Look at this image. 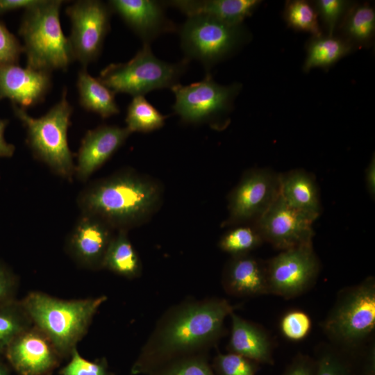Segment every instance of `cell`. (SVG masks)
Returning a JSON list of instances; mask_svg holds the SVG:
<instances>
[{
  "instance_id": "d4e9b609",
  "label": "cell",
  "mask_w": 375,
  "mask_h": 375,
  "mask_svg": "<svg viewBox=\"0 0 375 375\" xmlns=\"http://www.w3.org/2000/svg\"><path fill=\"white\" fill-rule=\"evenodd\" d=\"M351 48L349 42L333 35L314 37L308 47L303 70L328 67L347 54Z\"/></svg>"
},
{
  "instance_id": "4dcf8cb0",
  "label": "cell",
  "mask_w": 375,
  "mask_h": 375,
  "mask_svg": "<svg viewBox=\"0 0 375 375\" xmlns=\"http://www.w3.org/2000/svg\"><path fill=\"white\" fill-rule=\"evenodd\" d=\"M147 375H215L203 353L167 362Z\"/></svg>"
},
{
  "instance_id": "1f68e13d",
  "label": "cell",
  "mask_w": 375,
  "mask_h": 375,
  "mask_svg": "<svg viewBox=\"0 0 375 375\" xmlns=\"http://www.w3.org/2000/svg\"><path fill=\"white\" fill-rule=\"evenodd\" d=\"M257 367V362L242 356L219 353L213 360L212 370L215 375H256Z\"/></svg>"
},
{
  "instance_id": "8d00e7d4",
  "label": "cell",
  "mask_w": 375,
  "mask_h": 375,
  "mask_svg": "<svg viewBox=\"0 0 375 375\" xmlns=\"http://www.w3.org/2000/svg\"><path fill=\"white\" fill-rule=\"evenodd\" d=\"M23 46L5 24L0 22V65L17 64Z\"/></svg>"
},
{
  "instance_id": "cb8c5ba5",
  "label": "cell",
  "mask_w": 375,
  "mask_h": 375,
  "mask_svg": "<svg viewBox=\"0 0 375 375\" xmlns=\"http://www.w3.org/2000/svg\"><path fill=\"white\" fill-rule=\"evenodd\" d=\"M106 253L103 268L127 278L138 277L142 264L128 237V231H117Z\"/></svg>"
},
{
  "instance_id": "836d02e7",
  "label": "cell",
  "mask_w": 375,
  "mask_h": 375,
  "mask_svg": "<svg viewBox=\"0 0 375 375\" xmlns=\"http://www.w3.org/2000/svg\"><path fill=\"white\" fill-rule=\"evenodd\" d=\"M312 326L310 317L301 310L288 312L282 317L280 327L283 335L288 340L299 341L305 338Z\"/></svg>"
},
{
  "instance_id": "8992f818",
  "label": "cell",
  "mask_w": 375,
  "mask_h": 375,
  "mask_svg": "<svg viewBox=\"0 0 375 375\" xmlns=\"http://www.w3.org/2000/svg\"><path fill=\"white\" fill-rule=\"evenodd\" d=\"M188 65L185 58L178 63H168L156 58L149 44L125 63H111L100 72L98 79L116 93H126L133 97L158 89L172 88Z\"/></svg>"
},
{
  "instance_id": "30bf717a",
  "label": "cell",
  "mask_w": 375,
  "mask_h": 375,
  "mask_svg": "<svg viewBox=\"0 0 375 375\" xmlns=\"http://www.w3.org/2000/svg\"><path fill=\"white\" fill-rule=\"evenodd\" d=\"M65 12L72 24L67 38L74 60L86 67L101 54L112 12L108 3L98 0L76 1Z\"/></svg>"
},
{
  "instance_id": "f546056e",
  "label": "cell",
  "mask_w": 375,
  "mask_h": 375,
  "mask_svg": "<svg viewBox=\"0 0 375 375\" xmlns=\"http://www.w3.org/2000/svg\"><path fill=\"white\" fill-rule=\"evenodd\" d=\"M285 18L288 25L296 30L310 33L314 37L322 35L318 13L306 1H288L285 9Z\"/></svg>"
},
{
  "instance_id": "3957f363",
  "label": "cell",
  "mask_w": 375,
  "mask_h": 375,
  "mask_svg": "<svg viewBox=\"0 0 375 375\" xmlns=\"http://www.w3.org/2000/svg\"><path fill=\"white\" fill-rule=\"evenodd\" d=\"M106 296L65 300L41 292H31L21 304L32 325L51 341L60 358L70 356L86 334Z\"/></svg>"
},
{
  "instance_id": "e575fe53",
  "label": "cell",
  "mask_w": 375,
  "mask_h": 375,
  "mask_svg": "<svg viewBox=\"0 0 375 375\" xmlns=\"http://www.w3.org/2000/svg\"><path fill=\"white\" fill-rule=\"evenodd\" d=\"M349 4V1L342 0H318L315 1L316 10L326 27L328 35H333L335 27Z\"/></svg>"
},
{
  "instance_id": "d6986e66",
  "label": "cell",
  "mask_w": 375,
  "mask_h": 375,
  "mask_svg": "<svg viewBox=\"0 0 375 375\" xmlns=\"http://www.w3.org/2000/svg\"><path fill=\"white\" fill-rule=\"evenodd\" d=\"M222 284L229 294L237 297L269 294L266 265L249 254L233 256L224 271Z\"/></svg>"
},
{
  "instance_id": "ba28073f",
  "label": "cell",
  "mask_w": 375,
  "mask_h": 375,
  "mask_svg": "<svg viewBox=\"0 0 375 375\" xmlns=\"http://www.w3.org/2000/svg\"><path fill=\"white\" fill-rule=\"evenodd\" d=\"M181 48L186 59L210 67L227 57L245 40L240 25H231L206 16L188 17L180 29Z\"/></svg>"
},
{
  "instance_id": "5bb4252c",
  "label": "cell",
  "mask_w": 375,
  "mask_h": 375,
  "mask_svg": "<svg viewBox=\"0 0 375 375\" xmlns=\"http://www.w3.org/2000/svg\"><path fill=\"white\" fill-rule=\"evenodd\" d=\"M3 353L19 375H47L60 358L48 338L33 325L17 335Z\"/></svg>"
},
{
  "instance_id": "ab89813d",
  "label": "cell",
  "mask_w": 375,
  "mask_h": 375,
  "mask_svg": "<svg viewBox=\"0 0 375 375\" xmlns=\"http://www.w3.org/2000/svg\"><path fill=\"white\" fill-rule=\"evenodd\" d=\"M39 0H0V15L24 9L35 5Z\"/></svg>"
},
{
  "instance_id": "5b68a950",
  "label": "cell",
  "mask_w": 375,
  "mask_h": 375,
  "mask_svg": "<svg viewBox=\"0 0 375 375\" xmlns=\"http://www.w3.org/2000/svg\"><path fill=\"white\" fill-rule=\"evenodd\" d=\"M15 116L27 131V144L34 156L55 174L71 179L75 173L72 153L67 142V131L73 108L64 88L60 100L43 116L34 118L24 108L12 103Z\"/></svg>"
},
{
  "instance_id": "b9f144b4",
  "label": "cell",
  "mask_w": 375,
  "mask_h": 375,
  "mask_svg": "<svg viewBox=\"0 0 375 375\" xmlns=\"http://www.w3.org/2000/svg\"><path fill=\"white\" fill-rule=\"evenodd\" d=\"M365 183L367 189L372 197L375 194V158H372L365 170Z\"/></svg>"
},
{
  "instance_id": "7402d4cb",
  "label": "cell",
  "mask_w": 375,
  "mask_h": 375,
  "mask_svg": "<svg viewBox=\"0 0 375 375\" xmlns=\"http://www.w3.org/2000/svg\"><path fill=\"white\" fill-rule=\"evenodd\" d=\"M279 192L291 206L318 217L320 203L317 187L312 176L302 170L279 175Z\"/></svg>"
},
{
  "instance_id": "277c9868",
  "label": "cell",
  "mask_w": 375,
  "mask_h": 375,
  "mask_svg": "<svg viewBox=\"0 0 375 375\" xmlns=\"http://www.w3.org/2000/svg\"><path fill=\"white\" fill-rule=\"evenodd\" d=\"M62 3V0H39L24 10L19 34L24 40L28 67L51 73L67 70L74 60L60 22Z\"/></svg>"
},
{
  "instance_id": "83f0119b",
  "label": "cell",
  "mask_w": 375,
  "mask_h": 375,
  "mask_svg": "<svg viewBox=\"0 0 375 375\" xmlns=\"http://www.w3.org/2000/svg\"><path fill=\"white\" fill-rule=\"evenodd\" d=\"M344 29L351 41L365 43L371 40L375 30V12L372 7L362 4L347 13Z\"/></svg>"
},
{
  "instance_id": "4316f807",
  "label": "cell",
  "mask_w": 375,
  "mask_h": 375,
  "mask_svg": "<svg viewBox=\"0 0 375 375\" xmlns=\"http://www.w3.org/2000/svg\"><path fill=\"white\" fill-rule=\"evenodd\" d=\"M32 326L21 302L16 300L0 304V353L12 341Z\"/></svg>"
},
{
  "instance_id": "ffe728a7",
  "label": "cell",
  "mask_w": 375,
  "mask_h": 375,
  "mask_svg": "<svg viewBox=\"0 0 375 375\" xmlns=\"http://www.w3.org/2000/svg\"><path fill=\"white\" fill-rule=\"evenodd\" d=\"M228 342L233 353L257 363L273 364L272 345L267 333L256 324L242 319L233 312Z\"/></svg>"
},
{
  "instance_id": "4fadbf2b",
  "label": "cell",
  "mask_w": 375,
  "mask_h": 375,
  "mask_svg": "<svg viewBox=\"0 0 375 375\" xmlns=\"http://www.w3.org/2000/svg\"><path fill=\"white\" fill-rule=\"evenodd\" d=\"M279 194V176L267 169L247 172L228 199L227 224L256 219Z\"/></svg>"
},
{
  "instance_id": "ac0fdd59",
  "label": "cell",
  "mask_w": 375,
  "mask_h": 375,
  "mask_svg": "<svg viewBox=\"0 0 375 375\" xmlns=\"http://www.w3.org/2000/svg\"><path fill=\"white\" fill-rule=\"evenodd\" d=\"M112 12L117 13L139 36L149 43L157 36L176 29L166 17L165 3L152 0H110Z\"/></svg>"
},
{
  "instance_id": "2e32d148",
  "label": "cell",
  "mask_w": 375,
  "mask_h": 375,
  "mask_svg": "<svg viewBox=\"0 0 375 375\" xmlns=\"http://www.w3.org/2000/svg\"><path fill=\"white\" fill-rule=\"evenodd\" d=\"M51 85V73L17 64L0 65V99H9L19 107L43 102Z\"/></svg>"
},
{
  "instance_id": "603a6c76",
  "label": "cell",
  "mask_w": 375,
  "mask_h": 375,
  "mask_svg": "<svg viewBox=\"0 0 375 375\" xmlns=\"http://www.w3.org/2000/svg\"><path fill=\"white\" fill-rule=\"evenodd\" d=\"M76 85L79 103L86 110L95 112L102 118L119 112L115 98V93L98 78L91 76L86 67H83L78 72Z\"/></svg>"
},
{
  "instance_id": "9a60e30c",
  "label": "cell",
  "mask_w": 375,
  "mask_h": 375,
  "mask_svg": "<svg viewBox=\"0 0 375 375\" xmlns=\"http://www.w3.org/2000/svg\"><path fill=\"white\" fill-rule=\"evenodd\" d=\"M113 231L101 219L81 214L67 238V250L81 267L103 269L106 253L115 235Z\"/></svg>"
},
{
  "instance_id": "e0dca14e",
  "label": "cell",
  "mask_w": 375,
  "mask_h": 375,
  "mask_svg": "<svg viewBox=\"0 0 375 375\" xmlns=\"http://www.w3.org/2000/svg\"><path fill=\"white\" fill-rule=\"evenodd\" d=\"M131 133L126 127L101 125L88 131L78 152L75 173L80 181H86L125 142Z\"/></svg>"
},
{
  "instance_id": "d590c367",
  "label": "cell",
  "mask_w": 375,
  "mask_h": 375,
  "mask_svg": "<svg viewBox=\"0 0 375 375\" xmlns=\"http://www.w3.org/2000/svg\"><path fill=\"white\" fill-rule=\"evenodd\" d=\"M315 364V375H353L348 363L332 351L322 353Z\"/></svg>"
},
{
  "instance_id": "60d3db41",
  "label": "cell",
  "mask_w": 375,
  "mask_h": 375,
  "mask_svg": "<svg viewBox=\"0 0 375 375\" xmlns=\"http://www.w3.org/2000/svg\"><path fill=\"white\" fill-rule=\"evenodd\" d=\"M8 124L7 119H0V157H11L15 152V147L8 143L4 138L5 128Z\"/></svg>"
},
{
  "instance_id": "7a4b0ae2",
  "label": "cell",
  "mask_w": 375,
  "mask_h": 375,
  "mask_svg": "<svg viewBox=\"0 0 375 375\" xmlns=\"http://www.w3.org/2000/svg\"><path fill=\"white\" fill-rule=\"evenodd\" d=\"M162 199L158 182L126 169L90 183L80 192L77 204L81 214L96 217L113 230L128 231L149 220Z\"/></svg>"
},
{
  "instance_id": "74e56055",
  "label": "cell",
  "mask_w": 375,
  "mask_h": 375,
  "mask_svg": "<svg viewBox=\"0 0 375 375\" xmlns=\"http://www.w3.org/2000/svg\"><path fill=\"white\" fill-rule=\"evenodd\" d=\"M17 280L13 273L0 263V304L15 300Z\"/></svg>"
},
{
  "instance_id": "6da1fadb",
  "label": "cell",
  "mask_w": 375,
  "mask_h": 375,
  "mask_svg": "<svg viewBox=\"0 0 375 375\" xmlns=\"http://www.w3.org/2000/svg\"><path fill=\"white\" fill-rule=\"evenodd\" d=\"M235 307L224 299L182 303L160 319L132 366L133 375L147 374L167 362L201 354L221 336Z\"/></svg>"
},
{
  "instance_id": "d6a6232c",
  "label": "cell",
  "mask_w": 375,
  "mask_h": 375,
  "mask_svg": "<svg viewBox=\"0 0 375 375\" xmlns=\"http://www.w3.org/2000/svg\"><path fill=\"white\" fill-rule=\"evenodd\" d=\"M70 361L60 370V375H112L103 358L90 361L83 358L77 348L70 353Z\"/></svg>"
},
{
  "instance_id": "7bdbcfd3",
  "label": "cell",
  "mask_w": 375,
  "mask_h": 375,
  "mask_svg": "<svg viewBox=\"0 0 375 375\" xmlns=\"http://www.w3.org/2000/svg\"><path fill=\"white\" fill-rule=\"evenodd\" d=\"M0 375H10L8 367L0 360Z\"/></svg>"
},
{
  "instance_id": "8fae6325",
  "label": "cell",
  "mask_w": 375,
  "mask_h": 375,
  "mask_svg": "<svg viewBox=\"0 0 375 375\" xmlns=\"http://www.w3.org/2000/svg\"><path fill=\"white\" fill-rule=\"evenodd\" d=\"M269 294L286 299L297 297L311 287L319 263L312 243L284 250L266 265Z\"/></svg>"
},
{
  "instance_id": "7c38bea8",
  "label": "cell",
  "mask_w": 375,
  "mask_h": 375,
  "mask_svg": "<svg viewBox=\"0 0 375 375\" xmlns=\"http://www.w3.org/2000/svg\"><path fill=\"white\" fill-rule=\"evenodd\" d=\"M317 217L289 205L279 194L256 220L263 240L283 251L312 243Z\"/></svg>"
},
{
  "instance_id": "484cf974",
  "label": "cell",
  "mask_w": 375,
  "mask_h": 375,
  "mask_svg": "<svg viewBox=\"0 0 375 375\" xmlns=\"http://www.w3.org/2000/svg\"><path fill=\"white\" fill-rule=\"evenodd\" d=\"M167 117L160 113L144 96H136L128 106L125 122L131 133H149L162 127Z\"/></svg>"
},
{
  "instance_id": "f1b7e54d",
  "label": "cell",
  "mask_w": 375,
  "mask_h": 375,
  "mask_svg": "<svg viewBox=\"0 0 375 375\" xmlns=\"http://www.w3.org/2000/svg\"><path fill=\"white\" fill-rule=\"evenodd\" d=\"M263 241L255 226H238L220 239L219 248L233 256L248 254Z\"/></svg>"
},
{
  "instance_id": "9c48e42d",
  "label": "cell",
  "mask_w": 375,
  "mask_h": 375,
  "mask_svg": "<svg viewBox=\"0 0 375 375\" xmlns=\"http://www.w3.org/2000/svg\"><path fill=\"white\" fill-rule=\"evenodd\" d=\"M240 88L238 83L219 85L208 73L200 81L170 88L175 95L173 109L184 122L217 126L231 110Z\"/></svg>"
},
{
  "instance_id": "44dd1931",
  "label": "cell",
  "mask_w": 375,
  "mask_h": 375,
  "mask_svg": "<svg viewBox=\"0 0 375 375\" xmlns=\"http://www.w3.org/2000/svg\"><path fill=\"white\" fill-rule=\"evenodd\" d=\"M258 0H174L164 2L185 14L210 17L231 25H240L260 3Z\"/></svg>"
},
{
  "instance_id": "52a82bcc",
  "label": "cell",
  "mask_w": 375,
  "mask_h": 375,
  "mask_svg": "<svg viewBox=\"0 0 375 375\" xmlns=\"http://www.w3.org/2000/svg\"><path fill=\"white\" fill-rule=\"evenodd\" d=\"M375 327V281L369 277L341 293L323 324L334 342L353 347Z\"/></svg>"
},
{
  "instance_id": "f35d334b",
  "label": "cell",
  "mask_w": 375,
  "mask_h": 375,
  "mask_svg": "<svg viewBox=\"0 0 375 375\" xmlns=\"http://www.w3.org/2000/svg\"><path fill=\"white\" fill-rule=\"evenodd\" d=\"M315 362L306 355L297 356L283 375H315Z\"/></svg>"
}]
</instances>
